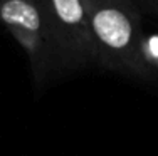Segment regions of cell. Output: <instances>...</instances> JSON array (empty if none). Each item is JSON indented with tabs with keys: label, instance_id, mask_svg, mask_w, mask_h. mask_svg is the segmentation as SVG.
Masks as SVG:
<instances>
[{
	"label": "cell",
	"instance_id": "6da1fadb",
	"mask_svg": "<svg viewBox=\"0 0 158 156\" xmlns=\"http://www.w3.org/2000/svg\"><path fill=\"white\" fill-rule=\"evenodd\" d=\"M99 50L101 66L140 79H153L155 69L143 52L140 9L135 0H81Z\"/></svg>",
	"mask_w": 158,
	"mask_h": 156
},
{
	"label": "cell",
	"instance_id": "7a4b0ae2",
	"mask_svg": "<svg viewBox=\"0 0 158 156\" xmlns=\"http://www.w3.org/2000/svg\"><path fill=\"white\" fill-rule=\"evenodd\" d=\"M0 22L27 54L35 87H42L57 70H64L37 0H2Z\"/></svg>",
	"mask_w": 158,
	"mask_h": 156
},
{
	"label": "cell",
	"instance_id": "3957f363",
	"mask_svg": "<svg viewBox=\"0 0 158 156\" xmlns=\"http://www.w3.org/2000/svg\"><path fill=\"white\" fill-rule=\"evenodd\" d=\"M37 3L56 42L64 70L101 66L99 50L81 0H37Z\"/></svg>",
	"mask_w": 158,
	"mask_h": 156
},
{
	"label": "cell",
	"instance_id": "277c9868",
	"mask_svg": "<svg viewBox=\"0 0 158 156\" xmlns=\"http://www.w3.org/2000/svg\"><path fill=\"white\" fill-rule=\"evenodd\" d=\"M135 3L138 5V9H145L146 12H152L158 15V0H135Z\"/></svg>",
	"mask_w": 158,
	"mask_h": 156
},
{
	"label": "cell",
	"instance_id": "5b68a950",
	"mask_svg": "<svg viewBox=\"0 0 158 156\" xmlns=\"http://www.w3.org/2000/svg\"><path fill=\"white\" fill-rule=\"evenodd\" d=\"M0 2H2V0H0Z\"/></svg>",
	"mask_w": 158,
	"mask_h": 156
}]
</instances>
